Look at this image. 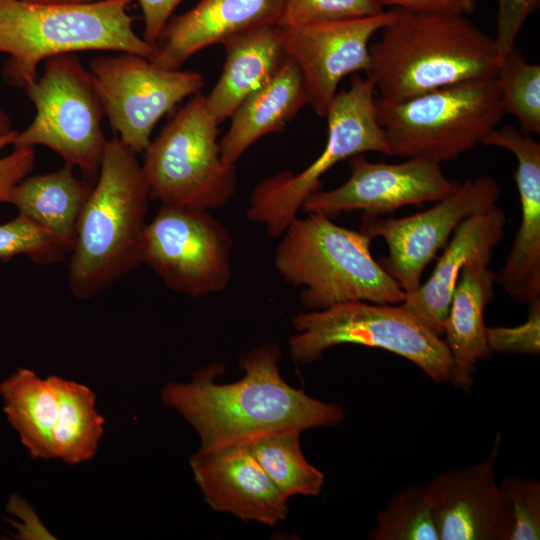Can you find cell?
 Segmentation results:
<instances>
[{
    "label": "cell",
    "instance_id": "obj_1",
    "mask_svg": "<svg viewBox=\"0 0 540 540\" xmlns=\"http://www.w3.org/2000/svg\"><path fill=\"white\" fill-rule=\"evenodd\" d=\"M281 356L276 344L260 345L239 357L244 371L240 380L217 383L224 366L214 364L197 370L188 383H167L161 400L191 424L201 439L200 448L341 424V406L312 398L282 378Z\"/></svg>",
    "mask_w": 540,
    "mask_h": 540
},
{
    "label": "cell",
    "instance_id": "obj_2",
    "mask_svg": "<svg viewBox=\"0 0 540 540\" xmlns=\"http://www.w3.org/2000/svg\"><path fill=\"white\" fill-rule=\"evenodd\" d=\"M369 46L366 71L377 98L401 101L460 82L496 78L501 60L493 37L464 13L396 8Z\"/></svg>",
    "mask_w": 540,
    "mask_h": 540
},
{
    "label": "cell",
    "instance_id": "obj_3",
    "mask_svg": "<svg viewBox=\"0 0 540 540\" xmlns=\"http://www.w3.org/2000/svg\"><path fill=\"white\" fill-rule=\"evenodd\" d=\"M136 155L118 136L108 140L70 253L69 289L78 299L100 294L141 264L151 197Z\"/></svg>",
    "mask_w": 540,
    "mask_h": 540
},
{
    "label": "cell",
    "instance_id": "obj_4",
    "mask_svg": "<svg viewBox=\"0 0 540 540\" xmlns=\"http://www.w3.org/2000/svg\"><path fill=\"white\" fill-rule=\"evenodd\" d=\"M133 0L81 4H37L0 0V53L8 55L5 82L24 90L39 76L46 59L76 52L113 51L151 59L154 45L133 29Z\"/></svg>",
    "mask_w": 540,
    "mask_h": 540
},
{
    "label": "cell",
    "instance_id": "obj_5",
    "mask_svg": "<svg viewBox=\"0 0 540 540\" xmlns=\"http://www.w3.org/2000/svg\"><path fill=\"white\" fill-rule=\"evenodd\" d=\"M277 245L274 265L288 283L302 286L301 303L310 311L364 301L401 304L406 293L374 260L371 239L309 213L294 219Z\"/></svg>",
    "mask_w": 540,
    "mask_h": 540
},
{
    "label": "cell",
    "instance_id": "obj_6",
    "mask_svg": "<svg viewBox=\"0 0 540 540\" xmlns=\"http://www.w3.org/2000/svg\"><path fill=\"white\" fill-rule=\"evenodd\" d=\"M390 156L441 164L481 144L505 115L496 78L460 82L401 101L376 97Z\"/></svg>",
    "mask_w": 540,
    "mask_h": 540
},
{
    "label": "cell",
    "instance_id": "obj_7",
    "mask_svg": "<svg viewBox=\"0 0 540 540\" xmlns=\"http://www.w3.org/2000/svg\"><path fill=\"white\" fill-rule=\"evenodd\" d=\"M218 126L200 93L173 115L143 152L151 198L209 211L230 201L237 168L221 157Z\"/></svg>",
    "mask_w": 540,
    "mask_h": 540
},
{
    "label": "cell",
    "instance_id": "obj_8",
    "mask_svg": "<svg viewBox=\"0 0 540 540\" xmlns=\"http://www.w3.org/2000/svg\"><path fill=\"white\" fill-rule=\"evenodd\" d=\"M296 334L290 352L297 363L319 360L341 344L375 347L395 353L418 366L437 384L449 381L453 358L442 337L401 304L348 302L300 313L292 319Z\"/></svg>",
    "mask_w": 540,
    "mask_h": 540
},
{
    "label": "cell",
    "instance_id": "obj_9",
    "mask_svg": "<svg viewBox=\"0 0 540 540\" xmlns=\"http://www.w3.org/2000/svg\"><path fill=\"white\" fill-rule=\"evenodd\" d=\"M376 97L372 81L353 74L349 88L337 92L329 106L328 137L321 154L298 174L283 171L259 182L250 196L247 219L263 225L272 238L280 237L305 200L320 190L321 177L337 163L365 152L390 156L376 117Z\"/></svg>",
    "mask_w": 540,
    "mask_h": 540
},
{
    "label": "cell",
    "instance_id": "obj_10",
    "mask_svg": "<svg viewBox=\"0 0 540 540\" xmlns=\"http://www.w3.org/2000/svg\"><path fill=\"white\" fill-rule=\"evenodd\" d=\"M23 91L36 113L12 146H45L95 180L108 140L102 130L104 106L90 70L75 53L53 56Z\"/></svg>",
    "mask_w": 540,
    "mask_h": 540
},
{
    "label": "cell",
    "instance_id": "obj_11",
    "mask_svg": "<svg viewBox=\"0 0 540 540\" xmlns=\"http://www.w3.org/2000/svg\"><path fill=\"white\" fill-rule=\"evenodd\" d=\"M232 247L231 234L209 210L161 204L145 226L140 263L169 289L202 297L228 287Z\"/></svg>",
    "mask_w": 540,
    "mask_h": 540
},
{
    "label": "cell",
    "instance_id": "obj_12",
    "mask_svg": "<svg viewBox=\"0 0 540 540\" xmlns=\"http://www.w3.org/2000/svg\"><path fill=\"white\" fill-rule=\"evenodd\" d=\"M90 72L112 130L136 154L148 147L158 121L204 85L196 71L160 68L127 52L95 57Z\"/></svg>",
    "mask_w": 540,
    "mask_h": 540
},
{
    "label": "cell",
    "instance_id": "obj_13",
    "mask_svg": "<svg viewBox=\"0 0 540 540\" xmlns=\"http://www.w3.org/2000/svg\"><path fill=\"white\" fill-rule=\"evenodd\" d=\"M501 187L490 176L460 182L459 186L433 207L403 218L361 215L359 231L371 240L384 239L388 255L378 263L406 294L417 290L426 266L466 218L491 210Z\"/></svg>",
    "mask_w": 540,
    "mask_h": 540
},
{
    "label": "cell",
    "instance_id": "obj_14",
    "mask_svg": "<svg viewBox=\"0 0 540 540\" xmlns=\"http://www.w3.org/2000/svg\"><path fill=\"white\" fill-rule=\"evenodd\" d=\"M395 13L396 8H392L360 18L279 26L284 54L298 67L309 104L318 116H326L345 76L367 71L369 41L394 18Z\"/></svg>",
    "mask_w": 540,
    "mask_h": 540
},
{
    "label": "cell",
    "instance_id": "obj_15",
    "mask_svg": "<svg viewBox=\"0 0 540 540\" xmlns=\"http://www.w3.org/2000/svg\"><path fill=\"white\" fill-rule=\"evenodd\" d=\"M350 176L341 186L310 195L301 210L334 219L343 212L363 211L380 217L414 204L437 202L460 184L444 175L440 164L424 159L374 163L361 154L350 159Z\"/></svg>",
    "mask_w": 540,
    "mask_h": 540
},
{
    "label": "cell",
    "instance_id": "obj_16",
    "mask_svg": "<svg viewBox=\"0 0 540 540\" xmlns=\"http://www.w3.org/2000/svg\"><path fill=\"white\" fill-rule=\"evenodd\" d=\"M500 440L497 434L484 461L441 472L425 486L440 540H509L510 505L495 472Z\"/></svg>",
    "mask_w": 540,
    "mask_h": 540
},
{
    "label": "cell",
    "instance_id": "obj_17",
    "mask_svg": "<svg viewBox=\"0 0 540 540\" xmlns=\"http://www.w3.org/2000/svg\"><path fill=\"white\" fill-rule=\"evenodd\" d=\"M190 466L207 504L243 521L274 526L288 514V499L266 474L248 443L200 448Z\"/></svg>",
    "mask_w": 540,
    "mask_h": 540
},
{
    "label": "cell",
    "instance_id": "obj_18",
    "mask_svg": "<svg viewBox=\"0 0 540 540\" xmlns=\"http://www.w3.org/2000/svg\"><path fill=\"white\" fill-rule=\"evenodd\" d=\"M481 144L515 155L513 178L521 203V222L510 254L496 280L513 302L540 298V143L515 126L493 129Z\"/></svg>",
    "mask_w": 540,
    "mask_h": 540
},
{
    "label": "cell",
    "instance_id": "obj_19",
    "mask_svg": "<svg viewBox=\"0 0 540 540\" xmlns=\"http://www.w3.org/2000/svg\"><path fill=\"white\" fill-rule=\"evenodd\" d=\"M285 0H200L173 15L154 44L149 59L164 69H181L202 49L262 26L278 25Z\"/></svg>",
    "mask_w": 540,
    "mask_h": 540
},
{
    "label": "cell",
    "instance_id": "obj_20",
    "mask_svg": "<svg viewBox=\"0 0 540 540\" xmlns=\"http://www.w3.org/2000/svg\"><path fill=\"white\" fill-rule=\"evenodd\" d=\"M506 222L505 212L497 205L463 220L454 230L453 238L428 280L406 294L401 305L442 337L461 270L470 264L489 265L493 250L504 236Z\"/></svg>",
    "mask_w": 540,
    "mask_h": 540
},
{
    "label": "cell",
    "instance_id": "obj_21",
    "mask_svg": "<svg viewBox=\"0 0 540 540\" xmlns=\"http://www.w3.org/2000/svg\"><path fill=\"white\" fill-rule=\"evenodd\" d=\"M222 45L226 53L223 70L205 96V106L218 125L230 118L244 99L270 81L286 58L278 25L237 34Z\"/></svg>",
    "mask_w": 540,
    "mask_h": 540
},
{
    "label": "cell",
    "instance_id": "obj_22",
    "mask_svg": "<svg viewBox=\"0 0 540 540\" xmlns=\"http://www.w3.org/2000/svg\"><path fill=\"white\" fill-rule=\"evenodd\" d=\"M307 104L301 73L286 57L273 78L244 99L230 117V127L219 141L224 162L236 164L257 140L281 132Z\"/></svg>",
    "mask_w": 540,
    "mask_h": 540
},
{
    "label": "cell",
    "instance_id": "obj_23",
    "mask_svg": "<svg viewBox=\"0 0 540 540\" xmlns=\"http://www.w3.org/2000/svg\"><path fill=\"white\" fill-rule=\"evenodd\" d=\"M496 277L488 266L467 265L461 270L452 293L444 341L454 362L449 381L463 390L473 385L476 362L492 355L483 314L494 297Z\"/></svg>",
    "mask_w": 540,
    "mask_h": 540
},
{
    "label": "cell",
    "instance_id": "obj_24",
    "mask_svg": "<svg viewBox=\"0 0 540 540\" xmlns=\"http://www.w3.org/2000/svg\"><path fill=\"white\" fill-rule=\"evenodd\" d=\"M64 164L56 171L25 177L12 191L10 203L54 236L68 251L74 247L83 207L92 190L90 183Z\"/></svg>",
    "mask_w": 540,
    "mask_h": 540
},
{
    "label": "cell",
    "instance_id": "obj_25",
    "mask_svg": "<svg viewBox=\"0 0 540 540\" xmlns=\"http://www.w3.org/2000/svg\"><path fill=\"white\" fill-rule=\"evenodd\" d=\"M4 412L34 459H55L53 431L58 401L50 378L19 368L0 383Z\"/></svg>",
    "mask_w": 540,
    "mask_h": 540
},
{
    "label": "cell",
    "instance_id": "obj_26",
    "mask_svg": "<svg viewBox=\"0 0 540 540\" xmlns=\"http://www.w3.org/2000/svg\"><path fill=\"white\" fill-rule=\"evenodd\" d=\"M58 410L53 439L56 458L75 465L91 459L103 434L104 418L95 409V394L86 385L49 376Z\"/></svg>",
    "mask_w": 540,
    "mask_h": 540
},
{
    "label": "cell",
    "instance_id": "obj_27",
    "mask_svg": "<svg viewBox=\"0 0 540 540\" xmlns=\"http://www.w3.org/2000/svg\"><path fill=\"white\" fill-rule=\"evenodd\" d=\"M300 433L282 431L248 442L254 457L287 498L294 495L318 496L324 483V474L302 453Z\"/></svg>",
    "mask_w": 540,
    "mask_h": 540
},
{
    "label": "cell",
    "instance_id": "obj_28",
    "mask_svg": "<svg viewBox=\"0 0 540 540\" xmlns=\"http://www.w3.org/2000/svg\"><path fill=\"white\" fill-rule=\"evenodd\" d=\"M374 540H440L426 488L413 486L396 494L376 517Z\"/></svg>",
    "mask_w": 540,
    "mask_h": 540
},
{
    "label": "cell",
    "instance_id": "obj_29",
    "mask_svg": "<svg viewBox=\"0 0 540 540\" xmlns=\"http://www.w3.org/2000/svg\"><path fill=\"white\" fill-rule=\"evenodd\" d=\"M505 114L517 119L524 133H540V66L529 63L514 47L502 59L496 77Z\"/></svg>",
    "mask_w": 540,
    "mask_h": 540
},
{
    "label": "cell",
    "instance_id": "obj_30",
    "mask_svg": "<svg viewBox=\"0 0 540 540\" xmlns=\"http://www.w3.org/2000/svg\"><path fill=\"white\" fill-rule=\"evenodd\" d=\"M67 254L54 236L23 214L0 225V260L4 262L26 255L35 263L49 265L61 262Z\"/></svg>",
    "mask_w": 540,
    "mask_h": 540
},
{
    "label": "cell",
    "instance_id": "obj_31",
    "mask_svg": "<svg viewBox=\"0 0 540 540\" xmlns=\"http://www.w3.org/2000/svg\"><path fill=\"white\" fill-rule=\"evenodd\" d=\"M500 487L510 505L511 531L509 540L540 538V482L536 479L510 475Z\"/></svg>",
    "mask_w": 540,
    "mask_h": 540
},
{
    "label": "cell",
    "instance_id": "obj_32",
    "mask_svg": "<svg viewBox=\"0 0 540 540\" xmlns=\"http://www.w3.org/2000/svg\"><path fill=\"white\" fill-rule=\"evenodd\" d=\"M383 11V7L376 0H285L279 26L360 18Z\"/></svg>",
    "mask_w": 540,
    "mask_h": 540
},
{
    "label": "cell",
    "instance_id": "obj_33",
    "mask_svg": "<svg viewBox=\"0 0 540 540\" xmlns=\"http://www.w3.org/2000/svg\"><path fill=\"white\" fill-rule=\"evenodd\" d=\"M529 304L527 320L515 327H486L490 351L536 356L540 352V298Z\"/></svg>",
    "mask_w": 540,
    "mask_h": 540
},
{
    "label": "cell",
    "instance_id": "obj_34",
    "mask_svg": "<svg viewBox=\"0 0 540 540\" xmlns=\"http://www.w3.org/2000/svg\"><path fill=\"white\" fill-rule=\"evenodd\" d=\"M17 133L7 114L0 109V152L13 145ZM35 159L34 147L30 146H14L11 153L0 156V203H10L13 189L33 170Z\"/></svg>",
    "mask_w": 540,
    "mask_h": 540
},
{
    "label": "cell",
    "instance_id": "obj_35",
    "mask_svg": "<svg viewBox=\"0 0 540 540\" xmlns=\"http://www.w3.org/2000/svg\"><path fill=\"white\" fill-rule=\"evenodd\" d=\"M540 0H498L496 33L493 37L500 60L515 47L516 38Z\"/></svg>",
    "mask_w": 540,
    "mask_h": 540
},
{
    "label": "cell",
    "instance_id": "obj_36",
    "mask_svg": "<svg viewBox=\"0 0 540 540\" xmlns=\"http://www.w3.org/2000/svg\"><path fill=\"white\" fill-rule=\"evenodd\" d=\"M144 18L143 39L154 45L174 10L183 0H137Z\"/></svg>",
    "mask_w": 540,
    "mask_h": 540
},
{
    "label": "cell",
    "instance_id": "obj_37",
    "mask_svg": "<svg viewBox=\"0 0 540 540\" xmlns=\"http://www.w3.org/2000/svg\"><path fill=\"white\" fill-rule=\"evenodd\" d=\"M382 7L391 6L414 12L464 13L460 0H376ZM465 14V13H464Z\"/></svg>",
    "mask_w": 540,
    "mask_h": 540
},
{
    "label": "cell",
    "instance_id": "obj_38",
    "mask_svg": "<svg viewBox=\"0 0 540 540\" xmlns=\"http://www.w3.org/2000/svg\"><path fill=\"white\" fill-rule=\"evenodd\" d=\"M30 3H37V4H81V3H89L96 0H23Z\"/></svg>",
    "mask_w": 540,
    "mask_h": 540
},
{
    "label": "cell",
    "instance_id": "obj_39",
    "mask_svg": "<svg viewBox=\"0 0 540 540\" xmlns=\"http://www.w3.org/2000/svg\"><path fill=\"white\" fill-rule=\"evenodd\" d=\"M465 14H470L474 11L475 0H460Z\"/></svg>",
    "mask_w": 540,
    "mask_h": 540
}]
</instances>
